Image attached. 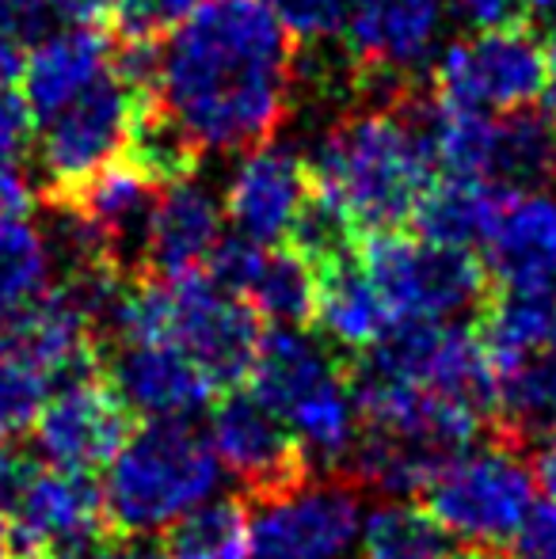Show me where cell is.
Wrapping results in <instances>:
<instances>
[{
  "label": "cell",
  "mask_w": 556,
  "mask_h": 559,
  "mask_svg": "<svg viewBox=\"0 0 556 559\" xmlns=\"http://www.w3.org/2000/svg\"><path fill=\"white\" fill-rule=\"evenodd\" d=\"M92 559H96V556H92Z\"/></svg>",
  "instance_id": "cell-47"
},
{
  "label": "cell",
  "mask_w": 556,
  "mask_h": 559,
  "mask_svg": "<svg viewBox=\"0 0 556 559\" xmlns=\"http://www.w3.org/2000/svg\"><path fill=\"white\" fill-rule=\"evenodd\" d=\"M38 472L35 456L20 453L12 445H0V510L12 514V507L20 502V495L27 491L31 476Z\"/></svg>",
  "instance_id": "cell-36"
},
{
  "label": "cell",
  "mask_w": 556,
  "mask_h": 559,
  "mask_svg": "<svg viewBox=\"0 0 556 559\" xmlns=\"http://www.w3.org/2000/svg\"><path fill=\"white\" fill-rule=\"evenodd\" d=\"M556 427V358L530 354L504 361L492 377L488 438L527 453L537 438Z\"/></svg>",
  "instance_id": "cell-20"
},
{
  "label": "cell",
  "mask_w": 556,
  "mask_h": 559,
  "mask_svg": "<svg viewBox=\"0 0 556 559\" xmlns=\"http://www.w3.org/2000/svg\"><path fill=\"white\" fill-rule=\"evenodd\" d=\"M351 361L309 328H271L260 338V350L248 369V392L279 412L282 419L317 400L324 389L347 377Z\"/></svg>",
  "instance_id": "cell-18"
},
{
  "label": "cell",
  "mask_w": 556,
  "mask_h": 559,
  "mask_svg": "<svg viewBox=\"0 0 556 559\" xmlns=\"http://www.w3.org/2000/svg\"><path fill=\"white\" fill-rule=\"evenodd\" d=\"M484 179L507 194L545 191L556 179V122L537 111L496 115Z\"/></svg>",
  "instance_id": "cell-23"
},
{
  "label": "cell",
  "mask_w": 556,
  "mask_h": 559,
  "mask_svg": "<svg viewBox=\"0 0 556 559\" xmlns=\"http://www.w3.org/2000/svg\"><path fill=\"white\" fill-rule=\"evenodd\" d=\"M312 199L309 164L282 145H256L245 153V160L233 168L225 183V217L233 222V233L248 236L256 243H286L289 228L297 225L301 210Z\"/></svg>",
  "instance_id": "cell-14"
},
{
  "label": "cell",
  "mask_w": 556,
  "mask_h": 559,
  "mask_svg": "<svg viewBox=\"0 0 556 559\" xmlns=\"http://www.w3.org/2000/svg\"><path fill=\"white\" fill-rule=\"evenodd\" d=\"M225 206L206 183L191 176L164 183L149 210L145 240H141V271L145 278H187L210 263L222 243Z\"/></svg>",
  "instance_id": "cell-16"
},
{
  "label": "cell",
  "mask_w": 556,
  "mask_h": 559,
  "mask_svg": "<svg viewBox=\"0 0 556 559\" xmlns=\"http://www.w3.org/2000/svg\"><path fill=\"white\" fill-rule=\"evenodd\" d=\"M31 111L20 88L0 92V199L12 206L31 210V183H27V148H31Z\"/></svg>",
  "instance_id": "cell-30"
},
{
  "label": "cell",
  "mask_w": 556,
  "mask_h": 559,
  "mask_svg": "<svg viewBox=\"0 0 556 559\" xmlns=\"http://www.w3.org/2000/svg\"><path fill=\"white\" fill-rule=\"evenodd\" d=\"M210 445L252 502H275L317 479L297 435L252 392L229 389L210 415Z\"/></svg>",
  "instance_id": "cell-9"
},
{
  "label": "cell",
  "mask_w": 556,
  "mask_h": 559,
  "mask_svg": "<svg viewBox=\"0 0 556 559\" xmlns=\"http://www.w3.org/2000/svg\"><path fill=\"white\" fill-rule=\"evenodd\" d=\"M511 199L496 183L476 176H442L427 187L416 206V236L446 248H476L488 240L504 202Z\"/></svg>",
  "instance_id": "cell-22"
},
{
  "label": "cell",
  "mask_w": 556,
  "mask_h": 559,
  "mask_svg": "<svg viewBox=\"0 0 556 559\" xmlns=\"http://www.w3.org/2000/svg\"><path fill=\"white\" fill-rule=\"evenodd\" d=\"M358 530V487L343 476H317L286 499L263 502L252 518L248 559H343Z\"/></svg>",
  "instance_id": "cell-12"
},
{
  "label": "cell",
  "mask_w": 556,
  "mask_h": 559,
  "mask_svg": "<svg viewBox=\"0 0 556 559\" xmlns=\"http://www.w3.org/2000/svg\"><path fill=\"white\" fill-rule=\"evenodd\" d=\"M23 81V53L20 43H12L8 35H0V92L20 88Z\"/></svg>",
  "instance_id": "cell-39"
},
{
  "label": "cell",
  "mask_w": 556,
  "mask_h": 559,
  "mask_svg": "<svg viewBox=\"0 0 556 559\" xmlns=\"http://www.w3.org/2000/svg\"><path fill=\"white\" fill-rule=\"evenodd\" d=\"M427 510L450 537L504 548L534 507V468L527 453L504 442H484L461 453L427 487Z\"/></svg>",
  "instance_id": "cell-6"
},
{
  "label": "cell",
  "mask_w": 556,
  "mask_h": 559,
  "mask_svg": "<svg viewBox=\"0 0 556 559\" xmlns=\"http://www.w3.org/2000/svg\"><path fill=\"white\" fill-rule=\"evenodd\" d=\"M527 15H537V20H549L556 27V0H527Z\"/></svg>",
  "instance_id": "cell-42"
},
{
  "label": "cell",
  "mask_w": 556,
  "mask_h": 559,
  "mask_svg": "<svg viewBox=\"0 0 556 559\" xmlns=\"http://www.w3.org/2000/svg\"><path fill=\"white\" fill-rule=\"evenodd\" d=\"M294 38L268 0H199L161 38L149 104L194 153L268 145L289 115Z\"/></svg>",
  "instance_id": "cell-1"
},
{
  "label": "cell",
  "mask_w": 556,
  "mask_h": 559,
  "mask_svg": "<svg viewBox=\"0 0 556 559\" xmlns=\"http://www.w3.org/2000/svg\"><path fill=\"white\" fill-rule=\"evenodd\" d=\"M268 8L289 31V38L305 46L335 38L351 15V0H268Z\"/></svg>",
  "instance_id": "cell-31"
},
{
  "label": "cell",
  "mask_w": 556,
  "mask_h": 559,
  "mask_svg": "<svg viewBox=\"0 0 556 559\" xmlns=\"http://www.w3.org/2000/svg\"><path fill=\"white\" fill-rule=\"evenodd\" d=\"M358 263L393 320H458L481 312L492 294V274L473 248H446L401 228L366 236Z\"/></svg>",
  "instance_id": "cell-5"
},
{
  "label": "cell",
  "mask_w": 556,
  "mask_h": 559,
  "mask_svg": "<svg viewBox=\"0 0 556 559\" xmlns=\"http://www.w3.org/2000/svg\"><path fill=\"white\" fill-rule=\"evenodd\" d=\"M446 537L450 533L435 522V514L412 499L381 502L358 530L363 559H442Z\"/></svg>",
  "instance_id": "cell-28"
},
{
  "label": "cell",
  "mask_w": 556,
  "mask_h": 559,
  "mask_svg": "<svg viewBox=\"0 0 556 559\" xmlns=\"http://www.w3.org/2000/svg\"><path fill=\"white\" fill-rule=\"evenodd\" d=\"M312 324L320 328V338L328 346H335L347 361L358 358L363 350H370L389 332L393 317H389L386 301H381L378 289L366 278L358 255L320 274L317 320Z\"/></svg>",
  "instance_id": "cell-21"
},
{
  "label": "cell",
  "mask_w": 556,
  "mask_h": 559,
  "mask_svg": "<svg viewBox=\"0 0 556 559\" xmlns=\"http://www.w3.org/2000/svg\"><path fill=\"white\" fill-rule=\"evenodd\" d=\"M530 468H534V484L545 491V499L556 502V427L537 438L534 453H530Z\"/></svg>",
  "instance_id": "cell-37"
},
{
  "label": "cell",
  "mask_w": 556,
  "mask_h": 559,
  "mask_svg": "<svg viewBox=\"0 0 556 559\" xmlns=\"http://www.w3.org/2000/svg\"><path fill=\"white\" fill-rule=\"evenodd\" d=\"M50 4H54V12H58V20H66V23H92V27H96L99 20L115 15L119 0H50Z\"/></svg>",
  "instance_id": "cell-38"
},
{
  "label": "cell",
  "mask_w": 556,
  "mask_h": 559,
  "mask_svg": "<svg viewBox=\"0 0 556 559\" xmlns=\"http://www.w3.org/2000/svg\"><path fill=\"white\" fill-rule=\"evenodd\" d=\"M542 99H545V115L556 122V27L549 35V46H545V92H542Z\"/></svg>",
  "instance_id": "cell-40"
},
{
  "label": "cell",
  "mask_w": 556,
  "mask_h": 559,
  "mask_svg": "<svg viewBox=\"0 0 556 559\" xmlns=\"http://www.w3.org/2000/svg\"><path fill=\"white\" fill-rule=\"evenodd\" d=\"M31 435L38 456L50 468L92 476L96 468L111 464L134 435V412L122 404L104 369H88L54 384Z\"/></svg>",
  "instance_id": "cell-10"
},
{
  "label": "cell",
  "mask_w": 556,
  "mask_h": 559,
  "mask_svg": "<svg viewBox=\"0 0 556 559\" xmlns=\"http://www.w3.org/2000/svg\"><path fill=\"white\" fill-rule=\"evenodd\" d=\"M50 389V377L0 346V445H12L35 427Z\"/></svg>",
  "instance_id": "cell-29"
},
{
  "label": "cell",
  "mask_w": 556,
  "mask_h": 559,
  "mask_svg": "<svg viewBox=\"0 0 556 559\" xmlns=\"http://www.w3.org/2000/svg\"><path fill=\"white\" fill-rule=\"evenodd\" d=\"M442 559H511V556H504V552H499V548L469 545V548H458V552H446Z\"/></svg>",
  "instance_id": "cell-41"
},
{
  "label": "cell",
  "mask_w": 556,
  "mask_h": 559,
  "mask_svg": "<svg viewBox=\"0 0 556 559\" xmlns=\"http://www.w3.org/2000/svg\"><path fill=\"white\" fill-rule=\"evenodd\" d=\"M54 20L58 12L50 0H0V35H8L12 43L43 38Z\"/></svg>",
  "instance_id": "cell-34"
},
{
  "label": "cell",
  "mask_w": 556,
  "mask_h": 559,
  "mask_svg": "<svg viewBox=\"0 0 556 559\" xmlns=\"http://www.w3.org/2000/svg\"><path fill=\"white\" fill-rule=\"evenodd\" d=\"M0 343H4V309H0Z\"/></svg>",
  "instance_id": "cell-45"
},
{
  "label": "cell",
  "mask_w": 556,
  "mask_h": 559,
  "mask_svg": "<svg viewBox=\"0 0 556 559\" xmlns=\"http://www.w3.org/2000/svg\"><path fill=\"white\" fill-rule=\"evenodd\" d=\"M161 545L168 559H248L252 518L245 495L199 502L164 530Z\"/></svg>",
  "instance_id": "cell-27"
},
{
  "label": "cell",
  "mask_w": 556,
  "mask_h": 559,
  "mask_svg": "<svg viewBox=\"0 0 556 559\" xmlns=\"http://www.w3.org/2000/svg\"><path fill=\"white\" fill-rule=\"evenodd\" d=\"M484 266L496 286L556 289V199L511 194L484 240Z\"/></svg>",
  "instance_id": "cell-19"
},
{
  "label": "cell",
  "mask_w": 556,
  "mask_h": 559,
  "mask_svg": "<svg viewBox=\"0 0 556 559\" xmlns=\"http://www.w3.org/2000/svg\"><path fill=\"white\" fill-rule=\"evenodd\" d=\"M15 556L92 559L111 537L104 487L84 472L38 468L8 514Z\"/></svg>",
  "instance_id": "cell-11"
},
{
  "label": "cell",
  "mask_w": 556,
  "mask_h": 559,
  "mask_svg": "<svg viewBox=\"0 0 556 559\" xmlns=\"http://www.w3.org/2000/svg\"><path fill=\"white\" fill-rule=\"evenodd\" d=\"M149 338L179 346L217 392H229L248 381L263 338V320L245 297L225 294L202 271L187 278H138L107 346Z\"/></svg>",
  "instance_id": "cell-3"
},
{
  "label": "cell",
  "mask_w": 556,
  "mask_h": 559,
  "mask_svg": "<svg viewBox=\"0 0 556 559\" xmlns=\"http://www.w3.org/2000/svg\"><path fill=\"white\" fill-rule=\"evenodd\" d=\"M450 4L473 31L519 27L527 20V0H450Z\"/></svg>",
  "instance_id": "cell-35"
},
{
  "label": "cell",
  "mask_w": 556,
  "mask_h": 559,
  "mask_svg": "<svg viewBox=\"0 0 556 559\" xmlns=\"http://www.w3.org/2000/svg\"><path fill=\"white\" fill-rule=\"evenodd\" d=\"M481 332L488 346L492 366L519 361L530 354H542L556 328V289H534V286H499L481 305Z\"/></svg>",
  "instance_id": "cell-24"
},
{
  "label": "cell",
  "mask_w": 556,
  "mask_h": 559,
  "mask_svg": "<svg viewBox=\"0 0 556 559\" xmlns=\"http://www.w3.org/2000/svg\"><path fill=\"white\" fill-rule=\"evenodd\" d=\"M511 559H556V502L534 499L511 537Z\"/></svg>",
  "instance_id": "cell-33"
},
{
  "label": "cell",
  "mask_w": 556,
  "mask_h": 559,
  "mask_svg": "<svg viewBox=\"0 0 556 559\" xmlns=\"http://www.w3.org/2000/svg\"><path fill=\"white\" fill-rule=\"evenodd\" d=\"M320 278L289 243L263 248L252 282L245 289V301L260 312L263 324L275 328H309L317 320Z\"/></svg>",
  "instance_id": "cell-26"
},
{
  "label": "cell",
  "mask_w": 556,
  "mask_h": 559,
  "mask_svg": "<svg viewBox=\"0 0 556 559\" xmlns=\"http://www.w3.org/2000/svg\"><path fill=\"white\" fill-rule=\"evenodd\" d=\"M58 255L50 236L31 222V210L0 199V309L15 312L54 286Z\"/></svg>",
  "instance_id": "cell-25"
},
{
  "label": "cell",
  "mask_w": 556,
  "mask_h": 559,
  "mask_svg": "<svg viewBox=\"0 0 556 559\" xmlns=\"http://www.w3.org/2000/svg\"><path fill=\"white\" fill-rule=\"evenodd\" d=\"M435 99L469 111H527L545 92V46L527 27L453 38L430 61Z\"/></svg>",
  "instance_id": "cell-7"
},
{
  "label": "cell",
  "mask_w": 556,
  "mask_h": 559,
  "mask_svg": "<svg viewBox=\"0 0 556 559\" xmlns=\"http://www.w3.org/2000/svg\"><path fill=\"white\" fill-rule=\"evenodd\" d=\"M450 0H351L347 38L358 66L378 76H412L442 50Z\"/></svg>",
  "instance_id": "cell-15"
},
{
  "label": "cell",
  "mask_w": 556,
  "mask_h": 559,
  "mask_svg": "<svg viewBox=\"0 0 556 559\" xmlns=\"http://www.w3.org/2000/svg\"><path fill=\"white\" fill-rule=\"evenodd\" d=\"M141 111V96L119 76V69L92 84L81 99L35 122V160L50 194L81 187L99 168L115 164L130 148Z\"/></svg>",
  "instance_id": "cell-8"
},
{
  "label": "cell",
  "mask_w": 556,
  "mask_h": 559,
  "mask_svg": "<svg viewBox=\"0 0 556 559\" xmlns=\"http://www.w3.org/2000/svg\"><path fill=\"white\" fill-rule=\"evenodd\" d=\"M199 0H119L115 8V27L122 38L138 43H161L164 35L179 27L194 12Z\"/></svg>",
  "instance_id": "cell-32"
},
{
  "label": "cell",
  "mask_w": 556,
  "mask_h": 559,
  "mask_svg": "<svg viewBox=\"0 0 556 559\" xmlns=\"http://www.w3.org/2000/svg\"><path fill=\"white\" fill-rule=\"evenodd\" d=\"M309 179L355 228L386 233L416 217L419 199L435 183V160L416 115L386 107L355 111L324 130L309 153Z\"/></svg>",
  "instance_id": "cell-2"
},
{
  "label": "cell",
  "mask_w": 556,
  "mask_h": 559,
  "mask_svg": "<svg viewBox=\"0 0 556 559\" xmlns=\"http://www.w3.org/2000/svg\"><path fill=\"white\" fill-rule=\"evenodd\" d=\"M15 548H12V522H8V514L0 510V559H12Z\"/></svg>",
  "instance_id": "cell-43"
},
{
  "label": "cell",
  "mask_w": 556,
  "mask_h": 559,
  "mask_svg": "<svg viewBox=\"0 0 556 559\" xmlns=\"http://www.w3.org/2000/svg\"><path fill=\"white\" fill-rule=\"evenodd\" d=\"M104 373L134 419L145 423H194L217 392L210 377L164 338L107 346Z\"/></svg>",
  "instance_id": "cell-13"
},
{
  "label": "cell",
  "mask_w": 556,
  "mask_h": 559,
  "mask_svg": "<svg viewBox=\"0 0 556 559\" xmlns=\"http://www.w3.org/2000/svg\"><path fill=\"white\" fill-rule=\"evenodd\" d=\"M217 479L222 461L191 423H145L107 464V525L119 537H156L206 502Z\"/></svg>",
  "instance_id": "cell-4"
},
{
  "label": "cell",
  "mask_w": 556,
  "mask_h": 559,
  "mask_svg": "<svg viewBox=\"0 0 556 559\" xmlns=\"http://www.w3.org/2000/svg\"><path fill=\"white\" fill-rule=\"evenodd\" d=\"M12 559H43V556H12Z\"/></svg>",
  "instance_id": "cell-46"
},
{
  "label": "cell",
  "mask_w": 556,
  "mask_h": 559,
  "mask_svg": "<svg viewBox=\"0 0 556 559\" xmlns=\"http://www.w3.org/2000/svg\"><path fill=\"white\" fill-rule=\"evenodd\" d=\"M549 354L556 358V328H553V338H549Z\"/></svg>",
  "instance_id": "cell-44"
},
{
  "label": "cell",
  "mask_w": 556,
  "mask_h": 559,
  "mask_svg": "<svg viewBox=\"0 0 556 559\" xmlns=\"http://www.w3.org/2000/svg\"><path fill=\"white\" fill-rule=\"evenodd\" d=\"M111 69V43L92 23H66L58 31H46L43 38H35L31 53L23 58L20 92L27 99L31 122H43L66 104L81 99Z\"/></svg>",
  "instance_id": "cell-17"
}]
</instances>
